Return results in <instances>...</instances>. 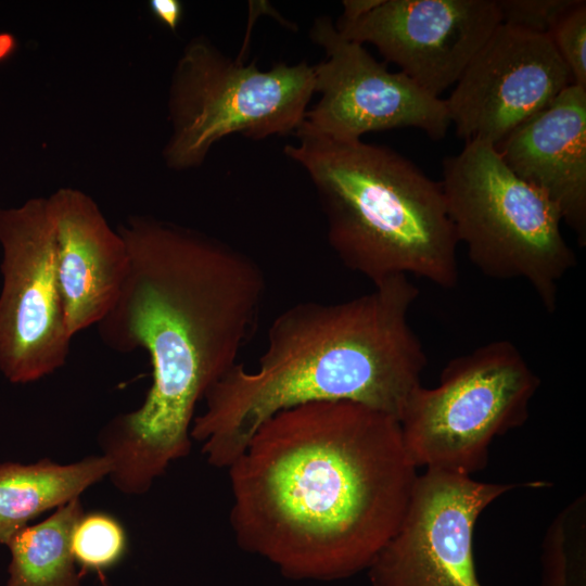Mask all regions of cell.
<instances>
[{
	"label": "cell",
	"mask_w": 586,
	"mask_h": 586,
	"mask_svg": "<svg viewBox=\"0 0 586 586\" xmlns=\"http://www.w3.org/2000/svg\"><path fill=\"white\" fill-rule=\"evenodd\" d=\"M118 232L129 268L97 327L112 349L149 354L152 384L140 407L102 429L99 443L114 486L142 495L190 453L195 407L238 364L266 282L252 257L200 231L133 216Z\"/></svg>",
	"instance_id": "obj_1"
},
{
	"label": "cell",
	"mask_w": 586,
	"mask_h": 586,
	"mask_svg": "<svg viewBox=\"0 0 586 586\" xmlns=\"http://www.w3.org/2000/svg\"><path fill=\"white\" fill-rule=\"evenodd\" d=\"M227 470L239 547L286 577L314 581L367 570L418 476L399 421L352 402L273 415Z\"/></svg>",
	"instance_id": "obj_2"
},
{
	"label": "cell",
	"mask_w": 586,
	"mask_h": 586,
	"mask_svg": "<svg viewBox=\"0 0 586 586\" xmlns=\"http://www.w3.org/2000/svg\"><path fill=\"white\" fill-rule=\"evenodd\" d=\"M418 295L407 276H395L351 300L279 314L258 367L238 362L204 396L190 435L206 461L227 469L266 420L308 403H357L399 421L428 364L409 323Z\"/></svg>",
	"instance_id": "obj_3"
},
{
	"label": "cell",
	"mask_w": 586,
	"mask_h": 586,
	"mask_svg": "<svg viewBox=\"0 0 586 586\" xmlns=\"http://www.w3.org/2000/svg\"><path fill=\"white\" fill-rule=\"evenodd\" d=\"M294 136L283 152L313 182L328 242L345 267L372 284L412 275L457 285L458 241L440 181L387 146Z\"/></svg>",
	"instance_id": "obj_4"
},
{
	"label": "cell",
	"mask_w": 586,
	"mask_h": 586,
	"mask_svg": "<svg viewBox=\"0 0 586 586\" xmlns=\"http://www.w3.org/2000/svg\"><path fill=\"white\" fill-rule=\"evenodd\" d=\"M440 184L470 262L488 278L526 281L545 309L555 311L560 281L576 257L547 196L519 178L493 144L479 140L443 160Z\"/></svg>",
	"instance_id": "obj_5"
},
{
	"label": "cell",
	"mask_w": 586,
	"mask_h": 586,
	"mask_svg": "<svg viewBox=\"0 0 586 586\" xmlns=\"http://www.w3.org/2000/svg\"><path fill=\"white\" fill-rule=\"evenodd\" d=\"M314 93V65L277 63L262 71L194 38L171 79L165 162L175 170L196 167L217 141L234 133L254 140L294 135Z\"/></svg>",
	"instance_id": "obj_6"
},
{
	"label": "cell",
	"mask_w": 586,
	"mask_h": 586,
	"mask_svg": "<svg viewBox=\"0 0 586 586\" xmlns=\"http://www.w3.org/2000/svg\"><path fill=\"white\" fill-rule=\"evenodd\" d=\"M540 380L510 341L485 343L449 360L435 387L418 386L399 419L413 464L471 475L495 437L527 420Z\"/></svg>",
	"instance_id": "obj_7"
},
{
	"label": "cell",
	"mask_w": 586,
	"mask_h": 586,
	"mask_svg": "<svg viewBox=\"0 0 586 586\" xmlns=\"http://www.w3.org/2000/svg\"><path fill=\"white\" fill-rule=\"evenodd\" d=\"M0 371L12 383L53 373L68 356L47 198L0 207Z\"/></svg>",
	"instance_id": "obj_8"
},
{
	"label": "cell",
	"mask_w": 586,
	"mask_h": 586,
	"mask_svg": "<svg viewBox=\"0 0 586 586\" xmlns=\"http://www.w3.org/2000/svg\"><path fill=\"white\" fill-rule=\"evenodd\" d=\"M545 482L486 483L426 469L418 475L405 515L367 569L372 586H482L473 532L493 501L519 487Z\"/></svg>",
	"instance_id": "obj_9"
},
{
	"label": "cell",
	"mask_w": 586,
	"mask_h": 586,
	"mask_svg": "<svg viewBox=\"0 0 586 586\" xmlns=\"http://www.w3.org/2000/svg\"><path fill=\"white\" fill-rule=\"evenodd\" d=\"M309 38L327 58L314 65L320 99L294 135L355 140L369 131L412 127L433 140L445 137L450 126L445 101L402 72H390L364 44L344 38L331 17L316 18Z\"/></svg>",
	"instance_id": "obj_10"
},
{
	"label": "cell",
	"mask_w": 586,
	"mask_h": 586,
	"mask_svg": "<svg viewBox=\"0 0 586 586\" xmlns=\"http://www.w3.org/2000/svg\"><path fill=\"white\" fill-rule=\"evenodd\" d=\"M500 23L496 0H372L335 26L351 41L373 44L385 61L440 97Z\"/></svg>",
	"instance_id": "obj_11"
},
{
	"label": "cell",
	"mask_w": 586,
	"mask_h": 586,
	"mask_svg": "<svg viewBox=\"0 0 586 586\" xmlns=\"http://www.w3.org/2000/svg\"><path fill=\"white\" fill-rule=\"evenodd\" d=\"M571 84L549 36L500 23L444 101L459 138L495 146Z\"/></svg>",
	"instance_id": "obj_12"
},
{
	"label": "cell",
	"mask_w": 586,
	"mask_h": 586,
	"mask_svg": "<svg viewBox=\"0 0 586 586\" xmlns=\"http://www.w3.org/2000/svg\"><path fill=\"white\" fill-rule=\"evenodd\" d=\"M65 324L73 337L114 306L129 268L127 245L91 196L60 188L47 198Z\"/></svg>",
	"instance_id": "obj_13"
},
{
	"label": "cell",
	"mask_w": 586,
	"mask_h": 586,
	"mask_svg": "<svg viewBox=\"0 0 586 586\" xmlns=\"http://www.w3.org/2000/svg\"><path fill=\"white\" fill-rule=\"evenodd\" d=\"M504 163L539 190L586 244V88L569 85L495 145Z\"/></svg>",
	"instance_id": "obj_14"
},
{
	"label": "cell",
	"mask_w": 586,
	"mask_h": 586,
	"mask_svg": "<svg viewBox=\"0 0 586 586\" xmlns=\"http://www.w3.org/2000/svg\"><path fill=\"white\" fill-rule=\"evenodd\" d=\"M110 460L89 456L60 464L44 458L33 464H0V544L51 509L80 497L111 472Z\"/></svg>",
	"instance_id": "obj_15"
},
{
	"label": "cell",
	"mask_w": 586,
	"mask_h": 586,
	"mask_svg": "<svg viewBox=\"0 0 586 586\" xmlns=\"http://www.w3.org/2000/svg\"><path fill=\"white\" fill-rule=\"evenodd\" d=\"M82 513L77 497L42 522L17 531L7 543L12 558L8 586H80L71 536Z\"/></svg>",
	"instance_id": "obj_16"
},
{
	"label": "cell",
	"mask_w": 586,
	"mask_h": 586,
	"mask_svg": "<svg viewBox=\"0 0 586 586\" xmlns=\"http://www.w3.org/2000/svg\"><path fill=\"white\" fill-rule=\"evenodd\" d=\"M128 547L127 533L122 523L103 511L82 513L71 536L75 562L85 571L101 573L118 563Z\"/></svg>",
	"instance_id": "obj_17"
},
{
	"label": "cell",
	"mask_w": 586,
	"mask_h": 586,
	"mask_svg": "<svg viewBox=\"0 0 586 586\" xmlns=\"http://www.w3.org/2000/svg\"><path fill=\"white\" fill-rule=\"evenodd\" d=\"M583 0H496L501 23L550 36L558 23Z\"/></svg>",
	"instance_id": "obj_18"
},
{
	"label": "cell",
	"mask_w": 586,
	"mask_h": 586,
	"mask_svg": "<svg viewBox=\"0 0 586 586\" xmlns=\"http://www.w3.org/2000/svg\"><path fill=\"white\" fill-rule=\"evenodd\" d=\"M549 37L568 66L572 82L586 88L585 0L558 23Z\"/></svg>",
	"instance_id": "obj_19"
},
{
	"label": "cell",
	"mask_w": 586,
	"mask_h": 586,
	"mask_svg": "<svg viewBox=\"0 0 586 586\" xmlns=\"http://www.w3.org/2000/svg\"><path fill=\"white\" fill-rule=\"evenodd\" d=\"M569 521L570 507L558 515L547 532L542 553V586H570Z\"/></svg>",
	"instance_id": "obj_20"
},
{
	"label": "cell",
	"mask_w": 586,
	"mask_h": 586,
	"mask_svg": "<svg viewBox=\"0 0 586 586\" xmlns=\"http://www.w3.org/2000/svg\"><path fill=\"white\" fill-rule=\"evenodd\" d=\"M149 9L152 15L171 31H176L183 15V5L179 0H151Z\"/></svg>",
	"instance_id": "obj_21"
},
{
	"label": "cell",
	"mask_w": 586,
	"mask_h": 586,
	"mask_svg": "<svg viewBox=\"0 0 586 586\" xmlns=\"http://www.w3.org/2000/svg\"><path fill=\"white\" fill-rule=\"evenodd\" d=\"M15 38L8 33L0 34V62L9 58L15 50Z\"/></svg>",
	"instance_id": "obj_22"
}]
</instances>
